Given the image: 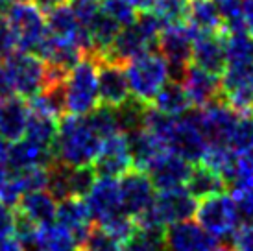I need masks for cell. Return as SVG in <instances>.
Masks as SVG:
<instances>
[{"label":"cell","mask_w":253,"mask_h":251,"mask_svg":"<svg viewBox=\"0 0 253 251\" xmlns=\"http://www.w3.org/2000/svg\"><path fill=\"white\" fill-rule=\"evenodd\" d=\"M100 144L102 139L92 131L85 117L67 113L57 122V135L52 146V154L57 163L69 167H84L92 165Z\"/></svg>","instance_id":"obj_1"},{"label":"cell","mask_w":253,"mask_h":251,"mask_svg":"<svg viewBox=\"0 0 253 251\" xmlns=\"http://www.w3.org/2000/svg\"><path fill=\"white\" fill-rule=\"evenodd\" d=\"M163 24L152 11H141L135 22L122 26L115 37L111 48L104 59L117 63H127L135 57L146 54L157 46V37L161 34Z\"/></svg>","instance_id":"obj_2"},{"label":"cell","mask_w":253,"mask_h":251,"mask_svg":"<svg viewBox=\"0 0 253 251\" xmlns=\"http://www.w3.org/2000/svg\"><path fill=\"white\" fill-rule=\"evenodd\" d=\"M98 104V59L84 56L65 78L67 113L85 117Z\"/></svg>","instance_id":"obj_3"},{"label":"cell","mask_w":253,"mask_h":251,"mask_svg":"<svg viewBox=\"0 0 253 251\" xmlns=\"http://www.w3.org/2000/svg\"><path fill=\"white\" fill-rule=\"evenodd\" d=\"M126 78L131 96L150 105L155 94L161 91L167 82H170V67L159 52L150 50L127 61Z\"/></svg>","instance_id":"obj_4"},{"label":"cell","mask_w":253,"mask_h":251,"mask_svg":"<svg viewBox=\"0 0 253 251\" xmlns=\"http://www.w3.org/2000/svg\"><path fill=\"white\" fill-rule=\"evenodd\" d=\"M2 61L13 94L28 102L46 87V63L37 54L15 50Z\"/></svg>","instance_id":"obj_5"},{"label":"cell","mask_w":253,"mask_h":251,"mask_svg":"<svg viewBox=\"0 0 253 251\" xmlns=\"http://www.w3.org/2000/svg\"><path fill=\"white\" fill-rule=\"evenodd\" d=\"M198 200L189 194L185 187L172 190H159L155 194L152 207L135 220L139 225H155V227H169L172 223L190 220L196 212Z\"/></svg>","instance_id":"obj_6"},{"label":"cell","mask_w":253,"mask_h":251,"mask_svg":"<svg viewBox=\"0 0 253 251\" xmlns=\"http://www.w3.org/2000/svg\"><path fill=\"white\" fill-rule=\"evenodd\" d=\"M6 21L13 32L17 50L22 52H34L46 35V15L34 0H15Z\"/></svg>","instance_id":"obj_7"},{"label":"cell","mask_w":253,"mask_h":251,"mask_svg":"<svg viewBox=\"0 0 253 251\" xmlns=\"http://www.w3.org/2000/svg\"><path fill=\"white\" fill-rule=\"evenodd\" d=\"M194 216L196 222L216 240L233 237V233L240 227L237 203L225 190L200 200Z\"/></svg>","instance_id":"obj_8"},{"label":"cell","mask_w":253,"mask_h":251,"mask_svg":"<svg viewBox=\"0 0 253 251\" xmlns=\"http://www.w3.org/2000/svg\"><path fill=\"white\" fill-rule=\"evenodd\" d=\"M167 148L169 152L187 159L192 165L202 163V159L207 154L209 142L202 131L198 111L190 109L185 115L172 120L169 137H167Z\"/></svg>","instance_id":"obj_9"},{"label":"cell","mask_w":253,"mask_h":251,"mask_svg":"<svg viewBox=\"0 0 253 251\" xmlns=\"http://www.w3.org/2000/svg\"><path fill=\"white\" fill-rule=\"evenodd\" d=\"M194 32L187 22L165 26L157 37V52L161 54L170 67V80L179 82L185 69L190 65Z\"/></svg>","instance_id":"obj_10"},{"label":"cell","mask_w":253,"mask_h":251,"mask_svg":"<svg viewBox=\"0 0 253 251\" xmlns=\"http://www.w3.org/2000/svg\"><path fill=\"white\" fill-rule=\"evenodd\" d=\"M119 187L122 210L129 218L137 220L152 207L155 200V187L146 172L131 168L122 177H119Z\"/></svg>","instance_id":"obj_11"},{"label":"cell","mask_w":253,"mask_h":251,"mask_svg":"<svg viewBox=\"0 0 253 251\" xmlns=\"http://www.w3.org/2000/svg\"><path fill=\"white\" fill-rule=\"evenodd\" d=\"M220 85L225 104L240 115L253 111V65H225Z\"/></svg>","instance_id":"obj_12"},{"label":"cell","mask_w":253,"mask_h":251,"mask_svg":"<svg viewBox=\"0 0 253 251\" xmlns=\"http://www.w3.org/2000/svg\"><path fill=\"white\" fill-rule=\"evenodd\" d=\"M239 115L229 104H225L220 98L212 104L198 109V119L209 146H227L229 139L235 129V124L239 120Z\"/></svg>","instance_id":"obj_13"},{"label":"cell","mask_w":253,"mask_h":251,"mask_svg":"<svg viewBox=\"0 0 253 251\" xmlns=\"http://www.w3.org/2000/svg\"><path fill=\"white\" fill-rule=\"evenodd\" d=\"M92 168L96 172V177H113V179H119L133 168L126 133H115L102 140L98 154L92 161Z\"/></svg>","instance_id":"obj_14"},{"label":"cell","mask_w":253,"mask_h":251,"mask_svg":"<svg viewBox=\"0 0 253 251\" xmlns=\"http://www.w3.org/2000/svg\"><path fill=\"white\" fill-rule=\"evenodd\" d=\"M84 200L96 223H104L109 218L124 212L120 203L119 179H113V177H96Z\"/></svg>","instance_id":"obj_15"},{"label":"cell","mask_w":253,"mask_h":251,"mask_svg":"<svg viewBox=\"0 0 253 251\" xmlns=\"http://www.w3.org/2000/svg\"><path fill=\"white\" fill-rule=\"evenodd\" d=\"M179 82H181L183 89L189 96L190 105L196 107V109H202L205 105L212 104V102L222 98L220 76L200 69L192 63L185 69Z\"/></svg>","instance_id":"obj_16"},{"label":"cell","mask_w":253,"mask_h":251,"mask_svg":"<svg viewBox=\"0 0 253 251\" xmlns=\"http://www.w3.org/2000/svg\"><path fill=\"white\" fill-rule=\"evenodd\" d=\"M131 98L127 85L126 69L122 63L98 59V100L109 107H119Z\"/></svg>","instance_id":"obj_17"},{"label":"cell","mask_w":253,"mask_h":251,"mask_svg":"<svg viewBox=\"0 0 253 251\" xmlns=\"http://www.w3.org/2000/svg\"><path fill=\"white\" fill-rule=\"evenodd\" d=\"M190 170H192V163L172 152H167L150 165L146 174L150 181L154 183L155 190H172V188H181L187 185Z\"/></svg>","instance_id":"obj_18"},{"label":"cell","mask_w":253,"mask_h":251,"mask_svg":"<svg viewBox=\"0 0 253 251\" xmlns=\"http://www.w3.org/2000/svg\"><path fill=\"white\" fill-rule=\"evenodd\" d=\"M190 63L211 74L222 76L225 70V32L194 34Z\"/></svg>","instance_id":"obj_19"},{"label":"cell","mask_w":253,"mask_h":251,"mask_svg":"<svg viewBox=\"0 0 253 251\" xmlns=\"http://www.w3.org/2000/svg\"><path fill=\"white\" fill-rule=\"evenodd\" d=\"M169 251H211L216 238L211 237L198 222L183 220L165 229Z\"/></svg>","instance_id":"obj_20"},{"label":"cell","mask_w":253,"mask_h":251,"mask_svg":"<svg viewBox=\"0 0 253 251\" xmlns=\"http://www.w3.org/2000/svg\"><path fill=\"white\" fill-rule=\"evenodd\" d=\"M54 163H56V157L50 148H42L24 137L17 142H9V150L4 161V165L13 172H21L32 167L48 168Z\"/></svg>","instance_id":"obj_21"},{"label":"cell","mask_w":253,"mask_h":251,"mask_svg":"<svg viewBox=\"0 0 253 251\" xmlns=\"http://www.w3.org/2000/svg\"><path fill=\"white\" fill-rule=\"evenodd\" d=\"M56 222L71 231L80 242V248H82L85 237L89 235L91 227L94 225L91 210L84 198H65L61 202H57Z\"/></svg>","instance_id":"obj_22"},{"label":"cell","mask_w":253,"mask_h":251,"mask_svg":"<svg viewBox=\"0 0 253 251\" xmlns=\"http://www.w3.org/2000/svg\"><path fill=\"white\" fill-rule=\"evenodd\" d=\"M30 117V105L26 100L11 94L0 100V137L7 142H17L24 137L26 122Z\"/></svg>","instance_id":"obj_23"},{"label":"cell","mask_w":253,"mask_h":251,"mask_svg":"<svg viewBox=\"0 0 253 251\" xmlns=\"http://www.w3.org/2000/svg\"><path fill=\"white\" fill-rule=\"evenodd\" d=\"M126 139L131 159H133V168L142 170V172H146L157 157H161L163 154L169 152V148L144 127L126 133Z\"/></svg>","instance_id":"obj_24"},{"label":"cell","mask_w":253,"mask_h":251,"mask_svg":"<svg viewBox=\"0 0 253 251\" xmlns=\"http://www.w3.org/2000/svg\"><path fill=\"white\" fill-rule=\"evenodd\" d=\"M56 209L57 200L46 188L26 192L21 196V200L17 203V210L24 214L28 220H32L36 225L56 222Z\"/></svg>","instance_id":"obj_25"},{"label":"cell","mask_w":253,"mask_h":251,"mask_svg":"<svg viewBox=\"0 0 253 251\" xmlns=\"http://www.w3.org/2000/svg\"><path fill=\"white\" fill-rule=\"evenodd\" d=\"M37 251H80V242L71 231L59 223L39 225L34 237Z\"/></svg>","instance_id":"obj_26"},{"label":"cell","mask_w":253,"mask_h":251,"mask_svg":"<svg viewBox=\"0 0 253 251\" xmlns=\"http://www.w3.org/2000/svg\"><path fill=\"white\" fill-rule=\"evenodd\" d=\"M185 188L189 190V194L192 196L194 200L200 202V200L209 198V196H212V194L224 192L225 181L216 170H212L211 167H207L204 163H196V165H192L189 181H187Z\"/></svg>","instance_id":"obj_27"},{"label":"cell","mask_w":253,"mask_h":251,"mask_svg":"<svg viewBox=\"0 0 253 251\" xmlns=\"http://www.w3.org/2000/svg\"><path fill=\"white\" fill-rule=\"evenodd\" d=\"M152 107L163 115H167V117H172V119H177V117H181L192 109L181 82H176V80H170L165 84V87L152 100Z\"/></svg>","instance_id":"obj_28"},{"label":"cell","mask_w":253,"mask_h":251,"mask_svg":"<svg viewBox=\"0 0 253 251\" xmlns=\"http://www.w3.org/2000/svg\"><path fill=\"white\" fill-rule=\"evenodd\" d=\"M189 24L194 34H211V32H225L222 15L212 0H190Z\"/></svg>","instance_id":"obj_29"},{"label":"cell","mask_w":253,"mask_h":251,"mask_svg":"<svg viewBox=\"0 0 253 251\" xmlns=\"http://www.w3.org/2000/svg\"><path fill=\"white\" fill-rule=\"evenodd\" d=\"M124 251H169L165 227L155 225H139L135 223L133 233L122 244Z\"/></svg>","instance_id":"obj_30"},{"label":"cell","mask_w":253,"mask_h":251,"mask_svg":"<svg viewBox=\"0 0 253 251\" xmlns=\"http://www.w3.org/2000/svg\"><path fill=\"white\" fill-rule=\"evenodd\" d=\"M57 122L59 119L48 117V115H41V113L30 111L28 122H26V131H24V139L32 140L42 148L54 146V140L57 135Z\"/></svg>","instance_id":"obj_31"},{"label":"cell","mask_w":253,"mask_h":251,"mask_svg":"<svg viewBox=\"0 0 253 251\" xmlns=\"http://www.w3.org/2000/svg\"><path fill=\"white\" fill-rule=\"evenodd\" d=\"M227 65H253V37L248 32H225Z\"/></svg>","instance_id":"obj_32"},{"label":"cell","mask_w":253,"mask_h":251,"mask_svg":"<svg viewBox=\"0 0 253 251\" xmlns=\"http://www.w3.org/2000/svg\"><path fill=\"white\" fill-rule=\"evenodd\" d=\"M150 105L137 100V98H127L124 104H120L119 107H115L117 113V120H119V127L122 133H129L142 127L144 122V115H146Z\"/></svg>","instance_id":"obj_33"},{"label":"cell","mask_w":253,"mask_h":251,"mask_svg":"<svg viewBox=\"0 0 253 251\" xmlns=\"http://www.w3.org/2000/svg\"><path fill=\"white\" fill-rule=\"evenodd\" d=\"M85 119H87L89 126L92 127V131L96 133L102 140L115 135V133H122L119 127V120H117L115 107L98 104L91 113L85 115Z\"/></svg>","instance_id":"obj_34"},{"label":"cell","mask_w":253,"mask_h":251,"mask_svg":"<svg viewBox=\"0 0 253 251\" xmlns=\"http://www.w3.org/2000/svg\"><path fill=\"white\" fill-rule=\"evenodd\" d=\"M190 0H157L155 6L150 9L165 26L172 24H183L189 17Z\"/></svg>","instance_id":"obj_35"},{"label":"cell","mask_w":253,"mask_h":251,"mask_svg":"<svg viewBox=\"0 0 253 251\" xmlns=\"http://www.w3.org/2000/svg\"><path fill=\"white\" fill-rule=\"evenodd\" d=\"M96 179V172L91 165L84 167H69L67 165V188L69 198H85Z\"/></svg>","instance_id":"obj_36"},{"label":"cell","mask_w":253,"mask_h":251,"mask_svg":"<svg viewBox=\"0 0 253 251\" xmlns=\"http://www.w3.org/2000/svg\"><path fill=\"white\" fill-rule=\"evenodd\" d=\"M229 148L237 154H252L253 152V115L242 113L235 124V129L229 139Z\"/></svg>","instance_id":"obj_37"},{"label":"cell","mask_w":253,"mask_h":251,"mask_svg":"<svg viewBox=\"0 0 253 251\" xmlns=\"http://www.w3.org/2000/svg\"><path fill=\"white\" fill-rule=\"evenodd\" d=\"M222 15L225 32H246L244 15H242V0H212Z\"/></svg>","instance_id":"obj_38"},{"label":"cell","mask_w":253,"mask_h":251,"mask_svg":"<svg viewBox=\"0 0 253 251\" xmlns=\"http://www.w3.org/2000/svg\"><path fill=\"white\" fill-rule=\"evenodd\" d=\"M80 251H122V244L96 223L82 242Z\"/></svg>","instance_id":"obj_39"},{"label":"cell","mask_w":253,"mask_h":251,"mask_svg":"<svg viewBox=\"0 0 253 251\" xmlns=\"http://www.w3.org/2000/svg\"><path fill=\"white\" fill-rule=\"evenodd\" d=\"M22 187L19 183V177L13 170H9L6 165H0V202L17 207V203L21 200Z\"/></svg>","instance_id":"obj_40"},{"label":"cell","mask_w":253,"mask_h":251,"mask_svg":"<svg viewBox=\"0 0 253 251\" xmlns=\"http://www.w3.org/2000/svg\"><path fill=\"white\" fill-rule=\"evenodd\" d=\"M100 9L120 26H127L137 19V9L127 0H102Z\"/></svg>","instance_id":"obj_41"},{"label":"cell","mask_w":253,"mask_h":251,"mask_svg":"<svg viewBox=\"0 0 253 251\" xmlns=\"http://www.w3.org/2000/svg\"><path fill=\"white\" fill-rule=\"evenodd\" d=\"M231 196H233V200H235V203H237L240 225L253 227V188L237 190V192H233Z\"/></svg>","instance_id":"obj_42"},{"label":"cell","mask_w":253,"mask_h":251,"mask_svg":"<svg viewBox=\"0 0 253 251\" xmlns=\"http://www.w3.org/2000/svg\"><path fill=\"white\" fill-rule=\"evenodd\" d=\"M17 50V42H15L13 32L7 24L6 17H0V59L7 57Z\"/></svg>","instance_id":"obj_43"},{"label":"cell","mask_w":253,"mask_h":251,"mask_svg":"<svg viewBox=\"0 0 253 251\" xmlns=\"http://www.w3.org/2000/svg\"><path fill=\"white\" fill-rule=\"evenodd\" d=\"M15 222H17V210L11 205L0 202V238L15 233Z\"/></svg>","instance_id":"obj_44"},{"label":"cell","mask_w":253,"mask_h":251,"mask_svg":"<svg viewBox=\"0 0 253 251\" xmlns=\"http://www.w3.org/2000/svg\"><path fill=\"white\" fill-rule=\"evenodd\" d=\"M233 248L235 251H253V227L240 225L233 233Z\"/></svg>","instance_id":"obj_45"},{"label":"cell","mask_w":253,"mask_h":251,"mask_svg":"<svg viewBox=\"0 0 253 251\" xmlns=\"http://www.w3.org/2000/svg\"><path fill=\"white\" fill-rule=\"evenodd\" d=\"M0 251H24V244L15 233H11L0 238Z\"/></svg>","instance_id":"obj_46"},{"label":"cell","mask_w":253,"mask_h":251,"mask_svg":"<svg viewBox=\"0 0 253 251\" xmlns=\"http://www.w3.org/2000/svg\"><path fill=\"white\" fill-rule=\"evenodd\" d=\"M242 15L246 32L253 37V0H242Z\"/></svg>","instance_id":"obj_47"},{"label":"cell","mask_w":253,"mask_h":251,"mask_svg":"<svg viewBox=\"0 0 253 251\" xmlns=\"http://www.w3.org/2000/svg\"><path fill=\"white\" fill-rule=\"evenodd\" d=\"M11 94H13V89H11L9 80H7L6 69H4V61H0V100L11 96Z\"/></svg>","instance_id":"obj_48"},{"label":"cell","mask_w":253,"mask_h":251,"mask_svg":"<svg viewBox=\"0 0 253 251\" xmlns=\"http://www.w3.org/2000/svg\"><path fill=\"white\" fill-rule=\"evenodd\" d=\"M135 9H139V11H150L152 7L155 6V2L157 0H127Z\"/></svg>","instance_id":"obj_49"},{"label":"cell","mask_w":253,"mask_h":251,"mask_svg":"<svg viewBox=\"0 0 253 251\" xmlns=\"http://www.w3.org/2000/svg\"><path fill=\"white\" fill-rule=\"evenodd\" d=\"M34 2H36L39 7H41L44 13H46V11H48V9H52L54 6H59V4H63L65 0H34Z\"/></svg>","instance_id":"obj_50"},{"label":"cell","mask_w":253,"mask_h":251,"mask_svg":"<svg viewBox=\"0 0 253 251\" xmlns=\"http://www.w3.org/2000/svg\"><path fill=\"white\" fill-rule=\"evenodd\" d=\"M7 150H9V142H7L4 137H0V165H4L7 155Z\"/></svg>","instance_id":"obj_51"},{"label":"cell","mask_w":253,"mask_h":251,"mask_svg":"<svg viewBox=\"0 0 253 251\" xmlns=\"http://www.w3.org/2000/svg\"><path fill=\"white\" fill-rule=\"evenodd\" d=\"M13 2L15 0H0V17H6L9 7L13 6Z\"/></svg>","instance_id":"obj_52"},{"label":"cell","mask_w":253,"mask_h":251,"mask_svg":"<svg viewBox=\"0 0 253 251\" xmlns=\"http://www.w3.org/2000/svg\"><path fill=\"white\" fill-rule=\"evenodd\" d=\"M211 251H231V250H227V248H218V246H214Z\"/></svg>","instance_id":"obj_53"},{"label":"cell","mask_w":253,"mask_h":251,"mask_svg":"<svg viewBox=\"0 0 253 251\" xmlns=\"http://www.w3.org/2000/svg\"><path fill=\"white\" fill-rule=\"evenodd\" d=\"M72 2H98V0H72Z\"/></svg>","instance_id":"obj_54"}]
</instances>
